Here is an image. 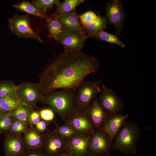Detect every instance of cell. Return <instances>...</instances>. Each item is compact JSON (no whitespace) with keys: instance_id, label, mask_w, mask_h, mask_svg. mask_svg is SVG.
<instances>
[{"instance_id":"19","label":"cell","mask_w":156,"mask_h":156,"mask_svg":"<svg viewBox=\"0 0 156 156\" xmlns=\"http://www.w3.org/2000/svg\"><path fill=\"white\" fill-rule=\"evenodd\" d=\"M13 7L18 10L28 14L40 17L46 20L50 16L48 15L46 12L32 1L30 2L28 1H23L14 4Z\"/></svg>"},{"instance_id":"38","label":"cell","mask_w":156,"mask_h":156,"mask_svg":"<svg viewBox=\"0 0 156 156\" xmlns=\"http://www.w3.org/2000/svg\"><path fill=\"white\" fill-rule=\"evenodd\" d=\"M3 113V112L2 111V109L1 108V106L0 104V116Z\"/></svg>"},{"instance_id":"21","label":"cell","mask_w":156,"mask_h":156,"mask_svg":"<svg viewBox=\"0 0 156 156\" xmlns=\"http://www.w3.org/2000/svg\"><path fill=\"white\" fill-rule=\"evenodd\" d=\"M85 1L84 0H65L62 3L60 2L56 5V11L52 16L53 17H56L70 13L75 10L77 7Z\"/></svg>"},{"instance_id":"2","label":"cell","mask_w":156,"mask_h":156,"mask_svg":"<svg viewBox=\"0 0 156 156\" xmlns=\"http://www.w3.org/2000/svg\"><path fill=\"white\" fill-rule=\"evenodd\" d=\"M140 134L137 124L126 122L113 140L112 149L126 154H136Z\"/></svg>"},{"instance_id":"18","label":"cell","mask_w":156,"mask_h":156,"mask_svg":"<svg viewBox=\"0 0 156 156\" xmlns=\"http://www.w3.org/2000/svg\"><path fill=\"white\" fill-rule=\"evenodd\" d=\"M53 18L60 23L66 29L75 31L84 30L75 10L70 13Z\"/></svg>"},{"instance_id":"3","label":"cell","mask_w":156,"mask_h":156,"mask_svg":"<svg viewBox=\"0 0 156 156\" xmlns=\"http://www.w3.org/2000/svg\"><path fill=\"white\" fill-rule=\"evenodd\" d=\"M74 92L66 89L55 90L44 94L42 102L49 105L64 121L75 108Z\"/></svg>"},{"instance_id":"25","label":"cell","mask_w":156,"mask_h":156,"mask_svg":"<svg viewBox=\"0 0 156 156\" xmlns=\"http://www.w3.org/2000/svg\"><path fill=\"white\" fill-rule=\"evenodd\" d=\"M98 18L94 22L90 24L82 26L87 35L96 31L104 30L107 27V22L105 17L101 16L98 12Z\"/></svg>"},{"instance_id":"28","label":"cell","mask_w":156,"mask_h":156,"mask_svg":"<svg viewBox=\"0 0 156 156\" xmlns=\"http://www.w3.org/2000/svg\"><path fill=\"white\" fill-rule=\"evenodd\" d=\"M55 131L59 135L66 139L78 134L68 123L66 122L62 126L57 125L56 129Z\"/></svg>"},{"instance_id":"32","label":"cell","mask_w":156,"mask_h":156,"mask_svg":"<svg viewBox=\"0 0 156 156\" xmlns=\"http://www.w3.org/2000/svg\"><path fill=\"white\" fill-rule=\"evenodd\" d=\"M54 112L51 108H46L41 110L39 113L40 118L46 122L52 120L54 118Z\"/></svg>"},{"instance_id":"10","label":"cell","mask_w":156,"mask_h":156,"mask_svg":"<svg viewBox=\"0 0 156 156\" xmlns=\"http://www.w3.org/2000/svg\"><path fill=\"white\" fill-rule=\"evenodd\" d=\"M64 121L68 123L78 133L91 135L95 131L85 111L76 108Z\"/></svg>"},{"instance_id":"14","label":"cell","mask_w":156,"mask_h":156,"mask_svg":"<svg viewBox=\"0 0 156 156\" xmlns=\"http://www.w3.org/2000/svg\"><path fill=\"white\" fill-rule=\"evenodd\" d=\"M3 148L5 156H23L26 151L23 136L9 131L6 133Z\"/></svg>"},{"instance_id":"35","label":"cell","mask_w":156,"mask_h":156,"mask_svg":"<svg viewBox=\"0 0 156 156\" xmlns=\"http://www.w3.org/2000/svg\"><path fill=\"white\" fill-rule=\"evenodd\" d=\"M47 122L43 120H40L35 125L36 129L41 133L44 134L47 129Z\"/></svg>"},{"instance_id":"33","label":"cell","mask_w":156,"mask_h":156,"mask_svg":"<svg viewBox=\"0 0 156 156\" xmlns=\"http://www.w3.org/2000/svg\"><path fill=\"white\" fill-rule=\"evenodd\" d=\"M40 119L39 112L33 110L29 116L28 122L30 127H33L40 120Z\"/></svg>"},{"instance_id":"12","label":"cell","mask_w":156,"mask_h":156,"mask_svg":"<svg viewBox=\"0 0 156 156\" xmlns=\"http://www.w3.org/2000/svg\"><path fill=\"white\" fill-rule=\"evenodd\" d=\"M113 140L104 130H95L90 135V154L95 155L110 153Z\"/></svg>"},{"instance_id":"23","label":"cell","mask_w":156,"mask_h":156,"mask_svg":"<svg viewBox=\"0 0 156 156\" xmlns=\"http://www.w3.org/2000/svg\"><path fill=\"white\" fill-rule=\"evenodd\" d=\"M21 103L16 90L4 97L0 99V104L3 112L12 111Z\"/></svg>"},{"instance_id":"4","label":"cell","mask_w":156,"mask_h":156,"mask_svg":"<svg viewBox=\"0 0 156 156\" xmlns=\"http://www.w3.org/2000/svg\"><path fill=\"white\" fill-rule=\"evenodd\" d=\"M101 81H84L75 93V108L86 111L101 91L99 85Z\"/></svg>"},{"instance_id":"9","label":"cell","mask_w":156,"mask_h":156,"mask_svg":"<svg viewBox=\"0 0 156 156\" xmlns=\"http://www.w3.org/2000/svg\"><path fill=\"white\" fill-rule=\"evenodd\" d=\"M87 34L83 30L81 31L66 29L64 35L57 41L63 46L64 51L82 52Z\"/></svg>"},{"instance_id":"1","label":"cell","mask_w":156,"mask_h":156,"mask_svg":"<svg viewBox=\"0 0 156 156\" xmlns=\"http://www.w3.org/2000/svg\"><path fill=\"white\" fill-rule=\"evenodd\" d=\"M99 68L94 57L82 52L64 51L41 73L37 83L44 94L59 89L75 91L86 76Z\"/></svg>"},{"instance_id":"22","label":"cell","mask_w":156,"mask_h":156,"mask_svg":"<svg viewBox=\"0 0 156 156\" xmlns=\"http://www.w3.org/2000/svg\"><path fill=\"white\" fill-rule=\"evenodd\" d=\"M88 38H96L109 43L116 44L124 48L125 44L116 36L105 31L104 30L96 31L87 35Z\"/></svg>"},{"instance_id":"20","label":"cell","mask_w":156,"mask_h":156,"mask_svg":"<svg viewBox=\"0 0 156 156\" xmlns=\"http://www.w3.org/2000/svg\"><path fill=\"white\" fill-rule=\"evenodd\" d=\"M46 21L49 37L57 41L64 35L66 29L52 15H50Z\"/></svg>"},{"instance_id":"13","label":"cell","mask_w":156,"mask_h":156,"mask_svg":"<svg viewBox=\"0 0 156 156\" xmlns=\"http://www.w3.org/2000/svg\"><path fill=\"white\" fill-rule=\"evenodd\" d=\"M90 135L78 133L66 139L65 151L77 156L90 154Z\"/></svg>"},{"instance_id":"31","label":"cell","mask_w":156,"mask_h":156,"mask_svg":"<svg viewBox=\"0 0 156 156\" xmlns=\"http://www.w3.org/2000/svg\"><path fill=\"white\" fill-rule=\"evenodd\" d=\"M32 2L46 12L48 9L53 8L54 4L56 5L60 2L59 0H36Z\"/></svg>"},{"instance_id":"26","label":"cell","mask_w":156,"mask_h":156,"mask_svg":"<svg viewBox=\"0 0 156 156\" xmlns=\"http://www.w3.org/2000/svg\"><path fill=\"white\" fill-rule=\"evenodd\" d=\"M13 118L11 112H4L0 116V133L9 131L12 126Z\"/></svg>"},{"instance_id":"24","label":"cell","mask_w":156,"mask_h":156,"mask_svg":"<svg viewBox=\"0 0 156 156\" xmlns=\"http://www.w3.org/2000/svg\"><path fill=\"white\" fill-rule=\"evenodd\" d=\"M33 110V108L21 102L11 112L13 118L18 119L27 123L29 116Z\"/></svg>"},{"instance_id":"27","label":"cell","mask_w":156,"mask_h":156,"mask_svg":"<svg viewBox=\"0 0 156 156\" xmlns=\"http://www.w3.org/2000/svg\"><path fill=\"white\" fill-rule=\"evenodd\" d=\"M16 86L12 80L0 81V99L4 97L15 90Z\"/></svg>"},{"instance_id":"36","label":"cell","mask_w":156,"mask_h":156,"mask_svg":"<svg viewBox=\"0 0 156 156\" xmlns=\"http://www.w3.org/2000/svg\"><path fill=\"white\" fill-rule=\"evenodd\" d=\"M58 156H77L70 153L64 151Z\"/></svg>"},{"instance_id":"8","label":"cell","mask_w":156,"mask_h":156,"mask_svg":"<svg viewBox=\"0 0 156 156\" xmlns=\"http://www.w3.org/2000/svg\"><path fill=\"white\" fill-rule=\"evenodd\" d=\"M105 12V17L107 23L114 26L116 35H119L126 17V13L121 1L113 0L108 2L106 5Z\"/></svg>"},{"instance_id":"30","label":"cell","mask_w":156,"mask_h":156,"mask_svg":"<svg viewBox=\"0 0 156 156\" xmlns=\"http://www.w3.org/2000/svg\"><path fill=\"white\" fill-rule=\"evenodd\" d=\"M98 16L91 11H88L79 16L80 23L82 26L91 23L98 18Z\"/></svg>"},{"instance_id":"6","label":"cell","mask_w":156,"mask_h":156,"mask_svg":"<svg viewBox=\"0 0 156 156\" xmlns=\"http://www.w3.org/2000/svg\"><path fill=\"white\" fill-rule=\"evenodd\" d=\"M16 92L21 102L33 108L44 96L37 83L22 82L16 85Z\"/></svg>"},{"instance_id":"7","label":"cell","mask_w":156,"mask_h":156,"mask_svg":"<svg viewBox=\"0 0 156 156\" xmlns=\"http://www.w3.org/2000/svg\"><path fill=\"white\" fill-rule=\"evenodd\" d=\"M98 101L110 116L121 113L124 107L122 100L114 90L103 85L99 94Z\"/></svg>"},{"instance_id":"5","label":"cell","mask_w":156,"mask_h":156,"mask_svg":"<svg viewBox=\"0 0 156 156\" xmlns=\"http://www.w3.org/2000/svg\"><path fill=\"white\" fill-rule=\"evenodd\" d=\"M30 18L27 14L14 15L8 19V26L12 32L20 38H31L42 42L38 34L31 28Z\"/></svg>"},{"instance_id":"29","label":"cell","mask_w":156,"mask_h":156,"mask_svg":"<svg viewBox=\"0 0 156 156\" xmlns=\"http://www.w3.org/2000/svg\"><path fill=\"white\" fill-rule=\"evenodd\" d=\"M28 129L27 123L13 118L12 123L9 131L12 133L21 134L25 133Z\"/></svg>"},{"instance_id":"16","label":"cell","mask_w":156,"mask_h":156,"mask_svg":"<svg viewBox=\"0 0 156 156\" xmlns=\"http://www.w3.org/2000/svg\"><path fill=\"white\" fill-rule=\"evenodd\" d=\"M129 116L121 113L110 116L101 129L105 131L113 140Z\"/></svg>"},{"instance_id":"34","label":"cell","mask_w":156,"mask_h":156,"mask_svg":"<svg viewBox=\"0 0 156 156\" xmlns=\"http://www.w3.org/2000/svg\"><path fill=\"white\" fill-rule=\"evenodd\" d=\"M23 156H49L42 149H35L27 151Z\"/></svg>"},{"instance_id":"17","label":"cell","mask_w":156,"mask_h":156,"mask_svg":"<svg viewBox=\"0 0 156 156\" xmlns=\"http://www.w3.org/2000/svg\"><path fill=\"white\" fill-rule=\"evenodd\" d=\"M26 151L35 149H42L44 134L39 132L33 127L28 129L23 136Z\"/></svg>"},{"instance_id":"37","label":"cell","mask_w":156,"mask_h":156,"mask_svg":"<svg viewBox=\"0 0 156 156\" xmlns=\"http://www.w3.org/2000/svg\"><path fill=\"white\" fill-rule=\"evenodd\" d=\"M84 156H111L110 153L106 154L95 155L90 154Z\"/></svg>"},{"instance_id":"15","label":"cell","mask_w":156,"mask_h":156,"mask_svg":"<svg viewBox=\"0 0 156 156\" xmlns=\"http://www.w3.org/2000/svg\"><path fill=\"white\" fill-rule=\"evenodd\" d=\"M95 130L101 129L110 116L96 98L85 111Z\"/></svg>"},{"instance_id":"11","label":"cell","mask_w":156,"mask_h":156,"mask_svg":"<svg viewBox=\"0 0 156 156\" xmlns=\"http://www.w3.org/2000/svg\"><path fill=\"white\" fill-rule=\"evenodd\" d=\"M66 139L55 131L47 129L44 133L42 150L49 156H58L65 151Z\"/></svg>"}]
</instances>
